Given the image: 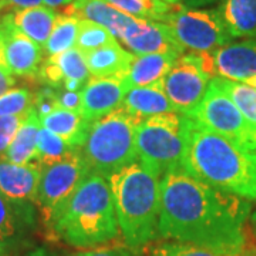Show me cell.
Segmentation results:
<instances>
[{"label": "cell", "instance_id": "obj_35", "mask_svg": "<svg viewBox=\"0 0 256 256\" xmlns=\"http://www.w3.org/2000/svg\"><path fill=\"white\" fill-rule=\"evenodd\" d=\"M74 256H131V249L122 246H97Z\"/></svg>", "mask_w": 256, "mask_h": 256}, {"label": "cell", "instance_id": "obj_26", "mask_svg": "<svg viewBox=\"0 0 256 256\" xmlns=\"http://www.w3.org/2000/svg\"><path fill=\"white\" fill-rule=\"evenodd\" d=\"M120 12L128 16L142 20L161 22L175 9L176 4H170L164 0H104Z\"/></svg>", "mask_w": 256, "mask_h": 256}, {"label": "cell", "instance_id": "obj_30", "mask_svg": "<svg viewBox=\"0 0 256 256\" xmlns=\"http://www.w3.org/2000/svg\"><path fill=\"white\" fill-rule=\"evenodd\" d=\"M36 94L28 88L18 87L12 88L8 92L0 96V118L9 116H20L26 114L34 107Z\"/></svg>", "mask_w": 256, "mask_h": 256}, {"label": "cell", "instance_id": "obj_47", "mask_svg": "<svg viewBox=\"0 0 256 256\" xmlns=\"http://www.w3.org/2000/svg\"><path fill=\"white\" fill-rule=\"evenodd\" d=\"M6 256H8V255H6Z\"/></svg>", "mask_w": 256, "mask_h": 256}, {"label": "cell", "instance_id": "obj_44", "mask_svg": "<svg viewBox=\"0 0 256 256\" xmlns=\"http://www.w3.org/2000/svg\"><path fill=\"white\" fill-rule=\"evenodd\" d=\"M6 8H9V4L4 2V0H0V13L3 12V10L6 9Z\"/></svg>", "mask_w": 256, "mask_h": 256}, {"label": "cell", "instance_id": "obj_25", "mask_svg": "<svg viewBox=\"0 0 256 256\" xmlns=\"http://www.w3.org/2000/svg\"><path fill=\"white\" fill-rule=\"evenodd\" d=\"M210 82L234 101L256 134V88L246 82H230L225 78H212Z\"/></svg>", "mask_w": 256, "mask_h": 256}, {"label": "cell", "instance_id": "obj_21", "mask_svg": "<svg viewBox=\"0 0 256 256\" xmlns=\"http://www.w3.org/2000/svg\"><path fill=\"white\" fill-rule=\"evenodd\" d=\"M64 13L98 23L107 28L117 40L132 18L131 16L112 8L108 3H106L104 0H88L78 6H70L64 10Z\"/></svg>", "mask_w": 256, "mask_h": 256}, {"label": "cell", "instance_id": "obj_16", "mask_svg": "<svg viewBox=\"0 0 256 256\" xmlns=\"http://www.w3.org/2000/svg\"><path fill=\"white\" fill-rule=\"evenodd\" d=\"M126 94L122 76L92 77L82 90V116L92 124L120 110Z\"/></svg>", "mask_w": 256, "mask_h": 256}, {"label": "cell", "instance_id": "obj_24", "mask_svg": "<svg viewBox=\"0 0 256 256\" xmlns=\"http://www.w3.org/2000/svg\"><path fill=\"white\" fill-rule=\"evenodd\" d=\"M40 128H42V121L33 107L28 112L22 127L18 128L16 137L3 158L18 165L36 162L37 137Z\"/></svg>", "mask_w": 256, "mask_h": 256}, {"label": "cell", "instance_id": "obj_1", "mask_svg": "<svg viewBox=\"0 0 256 256\" xmlns=\"http://www.w3.org/2000/svg\"><path fill=\"white\" fill-rule=\"evenodd\" d=\"M250 210V202L202 182L182 166L161 178V238L240 256Z\"/></svg>", "mask_w": 256, "mask_h": 256}, {"label": "cell", "instance_id": "obj_8", "mask_svg": "<svg viewBox=\"0 0 256 256\" xmlns=\"http://www.w3.org/2000/svg\"><path fill=\"white\" fill-rule=\"evenodd\" d=\"M90 174H92V168L82 151H76L63 161L43 168L36 205L47 228Z\"/></svg>", "mask_w": 256, "mask_h": 256}, {"label": "cell", "instance_id": "obj_10", "mask_svg": "<svg viewBox=\"0 0 256 256\" xmlns=\"http://www.w3.org/2000/svg\"><path fill=\"white\" fill-rule=\"evenodd\" d=\"M210 76L202 68L200 56L182 54L164 78V92L176 112L192 117L210 87Z\"/></svg>", "mask_w": 256, "mask_h": 256}, {"label": "cell", "instance_id": "obj_19", "mask_svg": "<svg viewBox=\"0 0 256 256\" xmlns=\"http://www.w3.org/2000/svg\"><path fill=\"white\" fill-rule=\"evenodd\" d=\"M40 121L43 127L63 138L74 150H82L84 146L92 128V122H88L80 112L60 107H56L47 116L42 117Z\"/></svg>", "mask_w": 256, "mask_h": 256}, {"label": "cell", "instance_id": "obj_36", "mask_svg": "<svg viewBox=\"0 0 256 256\" xmlns=\"http://www.w3.org/2000/svg\"><path fill=\"white\" fill-rule=\"evenodd\" d=\"M16 84V78L0 64V96L12 90Z\"/></svg>", "mask_w": 256, "mask_h": 256}, {"label": "cell", "instance_id": "obj_7", "mask_svg": "<svg viewBox=\"0 0 256 256\" xmlns=\"http://www.w3.org/2000/svg\"><path fill=\"white\" fill-rule=\"evenodd\" d=\"M164 23L184 52L190 50L195 54L210 53L234 40L220 10L191 9L176 4Z\"/></svg>", "mask_w": 256, "mask_h": 256}, {"label": "cell", "instance_id": "obj_3", "mask_svg": "<svg viewBox=\"0 0 256 256\" xmlns=\"http://www.w3.org/2000/svg\"><path fill=\"white\" fill-rule=\"evenodd\" d=\"M48 229L78 249L102 246L118 238L121 232L107 178L94 172L88 175Z\"/></svg>", "mask_w": 256, "mask_h": 256}, {"label": "cell", "instance_id": "obj_46", "mask_svg": "<svg viewBox=\"0 0 256 256\" xmlns=\"http://www.w3.org/2000/svg\"><path fill=\"white\" fill-rule=\"evenodd\" d=\"M86 2H88V0H74L72 6H78V4H82V3H86Z\"/></svg>", "mask_w": 256, "mask_h": 256}, {"label": "cell", "instance_id": "obj_18", "mask_svg": "<svg viewBox=\"0 0 256 256\" xmlns=\"http://www.w3.org/2000/svg\"><path fill=\"white\" fill-rule=\"evenodd\" d=\"M122 108L141 120L165 112H176L164 92V80L146 87L131 88L124 97Z\"/></svg>", "mask_w": 256, "mask_h": 256}, {"label": "cell", "instance_id": "obj_23", "mask_svg": "<svg viewBox=\"0 0 256 256\" xmlns=\"http://www.w3.org/2000/svg\"><path fill=\"white\" fill-rule=\"evenodd\" d=\"M134 56L136 54L122 48L120 43L84 53L88 72L92 77L124 76L132 63Z\"/></svg>", "mask_w": 256, "mask_h": 256}, {"label": "cell", "instance_id": "obj_34", "mask_svg": "<svg viewBox=\"0 0 256 256\" xmlns=\"http://www.w3.org/2000/svg\"><path fill=\"white\" fill-rule=\"evenodd\" d=\"M56 102H57V107L60 108L76 111L82 114V92L56 90Z\"/></svg>", "mask_w": 256, "mask_h": 256}, {"label": "cell", "instance_id": "obj_11", "mask_svg": "<svg viewBox=\"0 0 256 256\" xmlns=\"http://www.w3.org/2000/svg\"><path fill=\"white\" fill-rule=\"evenodd\" d=\"M43 168L37 162L18 165L0 158V195L24 224H33Z\"/></svg>", "mask_w": 256, "mask_h": 256}, {"label": "cell", "instance_id": "obj_38", "mask_svg": "<svg viewBox=\"0 0 256 256\" xmlns=\"http://www.w3.org/2000/svg\"><path fill=\"white\" fill-rule=\"evenodd\" d=\"M44 6L50 8V9H63L66 10L73 4L74 0H43Z\"/></svg>", "mask_w": 256, "mask_h": 256}, {"label": "cell", "instance_id": "obj_15", "mask_svg": "<svg viewBox=\"0 0 256 256\" xmlns=\"http://www.w3.org/2000/svg\"><path fill=\"white\" fill-rule=\"evenodd\" d=\"M90 76L84 53L74 47L43 62L37 78L56 90L82 92Z\"/></svg>", "mask_w": 256, "mask_h": 256}, {"label": "cell", "instance_id": "obj_12", "mask_svg": "<svg viewBox=\"0 0 256 256\" xmlns=\"http://www.w3.org/2000/svg\"><path fill=\"white\" fill-rule=\"evenodd\" d=\"M0 64L24 78H37L43 64V47L14 28L10 13L0 18Z\"/></svg>", "mask_w": 256, "mask_h": 256}, {"label": "cell", "instance_id": "obj_13", "mask_svg": "<svg viewBox=\"0 0 256 256\" xmlns=\"http://www.w3.org/2000/svg\"><path fill=\"white\" fill-rule=\"evenodd\" d=\"M202 68L210 78L246 82L256 76V38L229 43L210 53H201Z\"/></svg>", "mask_w": 256, "mask_h": 256}, {"label": "cell", "instance_id": "obj_32", "mask_svg": "<svg viewBox=\"0 0 256 256\" xmlns=\"http://www.w3.org/2000/svg\"><path fill=\"white\" fill-rule=\"evenodd\" d=\"M151 256H234L220 254L215 250H210L206 248L196 246L192 244H185V242H175V240H168L164 244H160L152 249Z\"/></svg>", "mask_w": 256, "mask_h": 256}, {"label": "cell", "instance_id": "obj_17", "mask_svg": "<svg viewBox=\"0 0 256 256\" xmlns=\"http://www.w3.org/2000/svg\"><path fill=\"white\" fill-rule=\"evenodd\" d=\"M180 57L181 56L166 54V53L134 56L132 63L122 76L127 92L131 88L146 87L158 82H162Z\"/></svg>", "mask_w": 256, "mask_h": 256}, {"label": "cell", "instance_id": "obj_33", "mask_svg": "<svg viewBox=\"0 0 256 256\" xmlns=\"http://www.w3.org/2000/svg\"><path fill=\"white\" fill-rule=\"evenodd\" d=\"M26 116H28V112L20 114V116H9V117L0 118V158L4 156L8 148L12 146L18 128L22 127Z\"/></svg>", "mask_w": 256, "mask_h": 256}, {"label": "cell", "instance_id": "obj_6", "mask_svg": "<svg viewBox=\"0 0 256 256\" xmlns=\"http://www.w3.org/2000/svg\"><path fill=\"white\" fill-rule=\"evenodd\" d=\"M190 122L191 117L180 112H165L142 120L136 134L138 161L158 178L182 166Z\"/></svg>", "mask_w": 256, "mask_h": 256}, {"label": "cell", "instance_id": "obj_41", "mask_svg": "<svg viewBox=\"0 0 256 256\" xmlns=\"http://www.w3.org/2000/svg\"><path fill=\"white\" fill-rule=\"evenodd\" d=\"M240 256H256V249H250L249 246H246V249L244 250V254Z\"/></svg>", "mask_w": 256, "mask_h": 256}, {"label": "cell", "instance_id": "obj_2", "mask_svg": "<svg viewBox=\"0 0 256 256\" xmlns=\"http://www.w3.org/2000/svg\"><path fill=\"white\" fill-rule=\"evenodd\" d=\"M182 168L214 188L256 202V152L212 132L194 118Z\"/></svg>", "mask_w": 256, "mask_h": 256}, {"label": "cell", "instance_id": "obj_45", "mask_svg": "<svg viewBox=\"0 0 256 256\" xmlns=\"http://www.w3.org/2000/svg\"><path fill=\"white\" fill-rule=\"evenodd\" d=\"M250 222H252V226H254V229H255V232H256V212L252 214V216H250Z\"/></svg>", "mask_w": 256, "mask_h": 256}, {"label": "cell", "instance_id": "obj_27", "mask_svg": "<svg viewBox=\"0 0 256 256\" xmlns=\"http://www.w3.org/2000/svg\"><path fill=\"white\" fill-rule=\"evenodd\" d=\"M78 151L70 146L63 138L56 136L50 130L42 126L37 137V154L36 162L42 165V168H47L50 165H54L60 161L66 160L73 152Z\"/></svg>", "mask_w": 256, "mask_h": 256}, {"label": "cell", "instance_id": "obj_22", "mask_svg": "<svg viewBox=\"0 0 256 256\" xmlns=\"http://www.w3.org/2000/svg\"><path fill=\"white\" fill-rule=\"evenodd\" d=\"M218 10L234 38H256V0H222Z\"/></svg>", "mask_w": 256, "mask_h": 256}, {"label": "cell", "instance_id": "obj_39", "mask_svg": "<svg viewBox=\"0 0 256 256\" xmlns=\"http://www.w3.org/2000/svg\"><path fill=\"white\" fill-rule=\"evenodd\" d=\"M26 256H57L53 252H50L46 248H36L33 250H30Z\"/></svg>", "mask_w": 256, "mask_h": 256}, {"label": "cell", "instance_id": "obj_4", "mask_svg": "<svg viewBox=\"0 0 256 256\" xmlns=\"http://www.w3.org/2000/svg\"><path fill=\"white\" fill-rule=\"evenodd\" d=\"M120 232L127 248L138 250L160 236L161 180L136 161L107 178Z\"/></svg>", "mask_w": 256, "mask_h": 256}, {"label": "cell", "instance_id": "obj_43", "mask_svg": "<svg viewBox=\"0 0 256 256\" xmlns=\"http://www.w3.org/2000/svg\"><path fill=\"white\" fill-rule=\"evenodd\" d=\"M246 84H249V86H252L254 88H256V76L255 77H252V78H249L246 82Z\"/></svg>", "mask_w": 256, "mask_h": 256}, {"label": "cell", "instance_id": "obj_14", "mask_svg": "<svg viewBox=\"0 0 256 256\" xmlns=\"http://www.w3.org/2000/svg\"><path fill=\"white\" fill-rule=\"evenodd\" d=\"M120 42L127 47L130 53L136 56L156 53L182 56L185 53L174 40L168 26L152 20L132 18L121 33Z\"/></svg>", "mask_w": 256, "mask_h": 256}, {"label": "cell", "instance_id": "obj_37", "mask_svg": "<svg viewBox=\"0 0 256 256\" xmlns=\"http://www.w3.org/2000/svg\"><path fill=\"white\" fill-rule=\"evenodd\" d=\"M9 8H13L14 10L30 9V8H37V6H44L43 0H4Z\"/></svg>", "mask_w": 256, "mask_h": 256}, {"label": "cell", "instance_id": "obj_40", "mask_svg": "<svg viewBox=\"0 0 256 256\" xmlns=\"http://www.w3.org/2000/svg\"><path fill=\"white\" fill-rule=\"evenodd\" d=\"M214 0H181L184 6L186 4H194V6H201V4H206V3H210Z\"/></svg>", "mask_w": 256, "mask_h": 256}, {"label": "cell", "instance_id": "obj_31", "mask_svg": "<svg viewBox=\"0 0 256 256\" xmlns=\"http://www.w3.org/2000/svg\"><path fill=\"white\" fill-rule=\"evenodd\" d=\"M20 224L22 220L18 218L16 210L0 195V244L9 248L18 242L20 236Z\"/></svg>", "mask_w": 256, "mask_h": 256}, {"label": "cell", "instance_id": "obj_42", "mask_svg": "<svg viewBox=\"0 0 256 256\" xmlns=\"http://www.w3.org/2000/svg\"><path fill=\"white\" fill-rule=\"evenodd\" d=\"M6 250H8V248L4 246L3 244H0V256H6L8 254H6Z\"/></svg>", "mask_w": 256, "mask_h": 256}, {"label": "cell", "instance_id": "obj_9", "mask_svg": "<svg viewBox=\"0 0 256 256\" xmlns=\"http://www.w3.org/2000/svg\"><path fill=\"white\" fill-rule=\"evenodd\" d=\"M191 118L234 144L256 152V134L254 128L250 127L234 101L212 82Z\"/></svg>", "mask_w": 256, "mask_h": 256}, {"label": "cell", "instance_id": "obj_5", "mask_svg": "<svg viewBox=\"0 0 256 256\" xmlns=\"http://www.w3.org/2000/svg\"><path fill=\"white\" fill-rule=\"evenodd\" d=\"M141 121L121 107L92 122L82 154L94 174L108 178L138 161L136 134Z\"/></svg>", "mask_w": 256, "mask_h": 256}, {"label": "cell", "instance_id": "obj_28", "mask_svg": "<svg viewBox=\"0 0 256 256\" xmlns=\"http://www.w3.org/2000/svg\"><path fill=\"white\" fill-rule=\"evenodd\" d=\"M78 23L80 18L72 14H58L54 28L47 40L44 52L48 57L62 54L76 47L77 33H78Z\"/></svg>", "mask_w": 256, "mask_h": 256}, {"label": "cell", "instance_id": "obj_29", "mask_svg": "<svg viewBox=\"0 0 256 256\" xmlns=\"http://www.w3.org/2000/svg\"><path fill=\"white\" fill-rule=\"evenodd\" d=\"M116 43H118V40L104 26L87 18H80L76 47L82 53L98 50L101 47L111 46Z\"/></svg>", "mask_w": 256, "mask_h": 256}, {"label": "cell", "instance_id": "obj_20", "mask_svg": "<svg viewBox=\"0 0 256 256\" xmlns=\"http://www.w3.org/2000/svg\"><path fill=\"white\" fill-rule=\"evenodd\" d=\"M10 16L14 28L20 33L44 47L54 28L58 13L47 6H37L30 9L14 10L10 13Z\"/></svg>", "mask_w": 256, "mask_h": 256}]
</instances>
